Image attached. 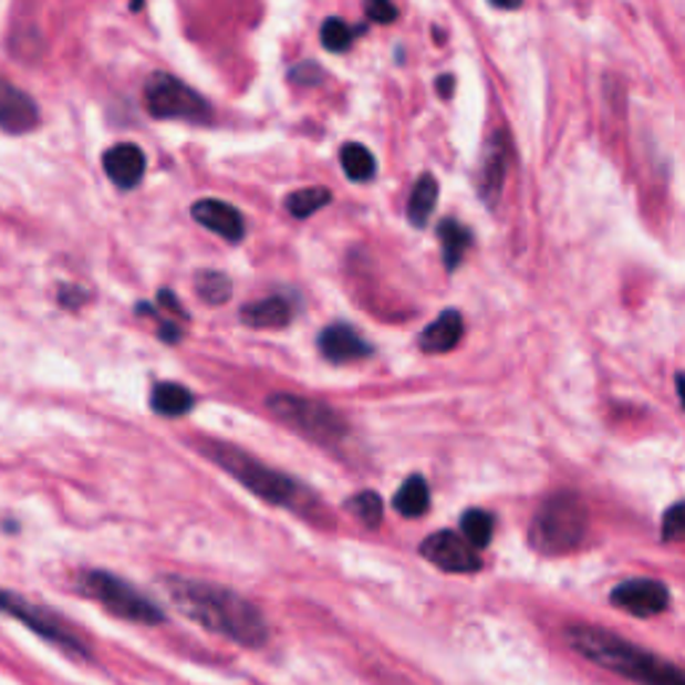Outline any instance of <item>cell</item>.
<instances>
[{
  "label": "cell",
  "instance_id": "1",
  "mask_svg": "<svg viewBox=\"0 0 685 685\" xmlns=\"http://www.w3.org/2000/svg\"><path fill=\"white\" fill-rule=\"evenodd\" d=\"M162 587L185 619L196 621L198 626L215 632V635L228 637L230 643H239L245 648H262L271 637L260 608L233 589L198 579H183V575H164Z\"/></svg>",
  "mask_w": 685,
  "mask_h": 685
},
{
  "label": "cell",
  "instance_id": "2",
  "mask_svg": "<svg viewBox=\"0 0 685 685\" xmlns=\"http://www.w3.org/2000/svg\"><path fill=\"white\" fill-rule=\"evenodd\" d=\"M565 637L571 648L592 664L616 672V675L637 685H685L683 672L675 664L640 648L630 640L613 635L603 626L573 624L565 630Z\"/></svg>",
  "mask_w": 685,
  "mask_h": 685
},
{
  "label": "cell",
  "instance_id": "3",
  "mask_svg": "<svg viewBox=\"0 0 685 685\" xmlns=\"http://www.w3.org/2000/svg\"><path fill=\"white\" fill-rule=\"evenodd\" d=\"M201 453L212 458L217 466H222L230 477L239 479L247 490H252L262 501L284 506V509L298 511L300 517H309L313 522L324 520V504H319L311 490H305L298 479L287 477V474L268 469L266 464H260L258 458H252L241 447H233L220 439H207L201 442Z\"/></svg>",
  "mask_w": 685,
  "mask_h": 685
},
{
  "label": "cell",
  "instance_id": "4",
  "mask_svg": "<svg viewBox=\"0 0 685 685\" xmlns=\"http://www.w3.org/2000/svg\"><path fill=\"white\" fill-rule=\"evenodd\" d=\"M589 511L575 492H554L530 522V543L541 554H568L584 541Z\"/></svg>",
  "mask_w": 685,
  "mask_h": 685
},
{
  "label": "cell",
  "instance_id": "5",
  "mask_svg": "<svg viewBox=\"0 0 685 685\" xmlns=\"http://www.w3.org/2000/svg\"><path fill=\"white\" fill-rule=\"evenodd\" d=\"M79 589L86 598H92L94 603H100L107 613L113 616L132 621V624H147L156 626L164 624L166 613L162 605L153 603L147 594L139 592L137 587H132L129 581H124L121 575L107 573V571H86L79 575Z\"/></svg>",
  "mask_w": 685,
  "mask_h": 685
},
{
  "label": "cell",
  "instance_id": "6",
  "mask_svg": "<svg viewBox=\"0 0 685 685\" xmlns=\"http://www.w3.org/2000/svg\"><path fill=\"white\" fill-rule=\"evenodd\" d=\"M0 613L17 619L19 624L33 630L38 637H43L46 643L70 653V656L89 658V645L83 643L79 632H75L65 619L56 616L54 611H49V608L38 605L33 600L22 598V594L17 592H9V589H0Z\"/></svg>",
  "mask_w": 685,
  "mask_h": 685
},
{
  "label": "cell",
  "instance_id": "7",
  "mask_svg": "<svg viewBox=\"0 0 685 685\" xmlns=\"http://www.w3.org/2000/svg\"><path fill=\"white\" fill-rule=\"evenodd\" d=\"M268 409L298 434L313 442H322V445H335L345 437V421L322 402L294 394H273L268 399Z\"/></svg>",
  "mask_w": 685,
  "mask_h": 685
},
{
  "label": "cell",
  "instance_id": "8",
  "mask_svg": "<svg viewBox=\"0 0 685 685\" xmlns=\"http://www.w3.org/2000/svg\"><path fill=\"white\" fill-rule=\"evenodd\" d=\"M145 105L153 118H177L207 124L212 121V105L194 92L188 83L169 73H153L145 83Z\"/></svg>",
  "mask_w": 685,
  "mask_h": 685
},
{
  "label": "cell",
  "instance_id": "9",
  "mask_svg": "<svg viewBox=\"0 0 685 685\" xmlns=\"http://www.w3.org/2000/svg\"><path fill=\"white\" fill-rule=\"evenodd\" d=\"M611 603L637 619H653L670 608V589L656 579H630L613 587Z\"/></svg>",
  "mask_w": 685,
  "mask_h": 685
},
{
  "label": "cell",
  "instance_id": "10",
  "mask_svg": "<svg viewBox=\"0 0 685 685\" xmlns=\"http://www.w3.org/2000/svg\"><path fill=\"white\" fill-rule=\"evenodd\" d=\"M421 554L447 573H477L482 568V557H479L477 549H471L458 533H450V530H439V533L428 536L421 543Z\"/></svg>",
  "mask_w": 685,
  "mask_h": 685
},
{
  "label": "cell",
  "instance_id": "11",
  "mask_svg": "<svg viewBox=\"0 0 685 685\" xmlns=\"http://www.w3.org/2000/svg\"><path fill=\"white\" fill-rule=\"evenodd\" d=\"M41 124L35 100L22 89L0 79V129L9 134H28Z\"/></svg>",
  "mask_w": 685,
  "mask_h": 685
},
{
  "label": "cell",
  "instance_id": "12",
  "mask_svg": "<svg viewBox=\"0 0 685 685\" xmlns=\"http://www.w3.org/2000/svg\"><path fill=\"white\" fill-rule=\"evenodd\" d=\"M145 153L134 143H118L107 147L105 156H102V169H105L107 180L121 190L137 188L145 177Z\"/></svg>",
  "mask_w": 685,
  "mask_h": 685
},
{
  "label": "cell",
  "instance_id": "13",
  "mask_svg": "<svg viewBox=\"0 0 685 685\" xmlns=\"http://www.w3.org/2000/svg\"><path fill=\"white\" fill-rule=\"evenodd\" d=\"M319 351H322L324 360L343 364V362L362 360V356H370L373 354V345L364 341V338L351 324L338 322L322 330V335H319Z\"/></svg>",
  "mask_w": 685,
  "mask_h": 685
},
{
  "label": "cell",
  "instance_id": "14",
  "mask_svg": "<svg viewBox=\"0 0 685 685\" xmlns=\"http://www.w3.org/2000/svg\"><path fill=\"white\" fill-rule=\"evenodd\" d=\"M196 222H201L204 228L215 230L217 236L230 241V245H239L245 239V217L236 207H230L226 201H217V198H201L190 209Z\"/></svg>",
  "mask_w": 685,
  "mask_h": 685
},
{
  "label": "cell",
  "instance_id": "15",
  "mask_svg": "<svg viewBox=\"0 0 685 685\" xmlns=\"http://www.w3.org/2000/svg\"><path fill=\"white\" fill-rule=\"evenodd\" d=\"M460 338H464V316L456 309L442 311L437 322H432L421 332V349L426 354H445V351L456 349Z\"/></svg>",
  "mask_w": 685,
  "mask_h": 685
},
{
  "label": "cell",
  "instance_id": "16",
  "mask_svg": "<svg viewBox=\"0 0 685 685\" xmlns=\"http://www.w3.org/2000/svg\"><path fill=\"white\" fill-rule=\"evenodd\" d=\"M294 316V305L287 298H273L258 300V303H249L241 309V322L247 326H258V330H279L287 326Z\"/></svg>",
  "mask_w": 685,
  "mask_h": 685
},
{
  "label": "cell",
  "instance_id": "17",
  "mask_svg": "<svg viewBox=\"0 0 685 685\" xmlns=\"http://www.w3.org/2000/svg\"><path fill=\"white\" fill-rule=\"evenodd\" d=\"M509 147H506V137L498 134L496 143L488 147V156H485L482 164V175H479V190H482V198L488 204H492L501 194V185L506 177V164H509Z\"/></svg>",
  "mask_w": 685,
  "mask_h": 685
},
{
  "label": "cell",
  "instance_id": "18",
  "mask_svg": "<svg viewBox=\"0 0 685 685\" xmlns=\"http://www.w3.org/2000/svg\"><path fill=\"white\" fill-rule=\"evenodd\" d=\"M437 196H439V185L434 175H421L418 183L413 185V194H409L407 201V220L413 222L415 228H424L432 217L434 207H437Z\"/></svg>",
  "mask_w": 685,
  "mask_h": 685
},
{
  "label": "cell",
  "instance_id": "19",
  "mask_svg": "<svg viewBox=\"0 0 685 685\" xmlns=\"http://www.w3.org/2000/svg\"><path fill=\"white\" fill-rule=\"evenodd\" d=\"M439 236V245H442V255H445V268L447 271H456L460 266V260H464L466 249L471 247V230L464 226V222L458 220H442L437 228Z\"/></svg>",
  "mask_w": 685,
  "mask_h": 685
},
{
  "label": "cell",
  "instance_id": "20",
  "mask_svg": "<svg viewBox=\"0 0 685 685\" xmlns=\"http://www.w3.org/2000/svg\"><path fill=\"white\" fill-rule=\"evenodd\" d=\"M153 413L166 415V418H180V415L194 409V394L180 383H158L151 394Z\"/></svg>",
  "mask_w": 685,
  "mask_h": 685
},
{
  "label": "cell",
  "instance_id": "21",
  "mask_svg": "<svg viewBox=\"0 0 685 685\" xmlns=\"http://www.w3.org/2000/svg\"><path fill=\"white\" fill-rule=\"evenodd\" d=\"M428 504H432V496H428V485L421 474L407 477L394 496V509L402 517H421L428 509Z\"/></svg>",
  "mask_w": 685,
  "mask_h": 685
},
{
  "label": "cell",
  "instance_id": "22",
  "mask_svg": "<svg viewBox=\"0 0 685 685\" xmlns=\"http://www.w3.org/2000/svg\"><path fill=\"white\" fill-rule=\"evenodd\" d=\"M341 164H343L345 177H349V180H354V183L373 180L375 169H377L375 156L360 143H345L341 147Z\"/></svg>",
  "mask_w": 685,
  "mask_h": 685
},
{
  "label": "cell",
  "instance_id": "23",
  "mask_svg": "<svg viewBox=\"0 0 685 685\" xmlns=\"http://www.w3.org/2000/svg\"><path fill=\"white\" fill-rule=\"evenodd\" d=\"M492 528H496V522H492V517L482 509H469L460 517V539L469 543L471 549H477V552L490 543Z\"/></svg>",
  "mask_w": 685,
  "mask_h": 685
},
{
  "label": "cell",
  "instance_id": "24",
  "mask_svg": "<svg viewBox=\"0 0 685 685\" xmlns=\"http://www.w3.org/2000/svg\"><path fill=\"white\" fill-rule=\"evenodd\" d=\"M330 201H332V194L326 188H303V190H294V194L287 196L284 207L292 217H298V220H305V217L319 212V209L326 207Z\"/></svg>",
  "mask_w": 685,
  "mask_h": 685
},
{
  "label": "cell",
  "instance_id": "25",
  "mask_svg": "<svg viewBox=\"0 0 685 685\" xmlns=\"http://www.w3.org/2000/svg\"><path fill=\"white\" fill-rule=\"evenodd\" d=\"M362 33H364V24H360V28H351V24L343 22V19L330 17L322 24V46L326 51H332V54H343V51L351 49L354 38Z\"/></svg>",
  "mask_w": 685,
  "mask_h": 685
},
{
  "label": "cell",
  "instance_id": "26",
  "mask_svg": "<svg viewBox=\"0 0 685 685\" xmlns=\"http://www.w3.org/2000/svg\"><path fill=\"white\" fill-rule=\"evenodd\" d=\"M196 292L204 303L209 305H222L228 303L230 294H233V284L226 273L220 271H201L196 277Z\"/></svg>",
  "mask_w": 685,
  "mask_h": 685
},
{
  "label": "cell",
  "instance_id": "27",
  "mask_svg": "<svg viewBox=\"0 0 685 685\" xmlns=\"http://www.w3.org/2000/svg\"><path fill=\"white\" fill-rule=\"evenodd\" d=\"M349 511L356 517L362 525H367V528H377L381 525V517H383V501L381 496L373 490H364V492H356L354 498H351L349 504Z\"/></svg>",
  "mask_w": 685,
  "mask_h": 685
},
{
  "label": "cell",
  "instance_id": "28",
  "mask_svg": "<svg viewBox=\"0 0 685 685\" xmlns=\"http://www.w3.org/2000/svg\"><path fill=\"white\" fill-rule=\"evenodd\" d=\"M683 530H685V515H683V504H672L667 511H664V520H662V539L675 543L683 539Z\"/></svg>",
  "mask_w": 685,
  "mask_h": 685
},
{
  "label": "cell",
  "instance_id": "29",
  "mask_svg": "<svg viewBox=\"0 0 685 685\" xmlns=\"http://www.w3.org/2000/svg\"><path fill=\"white\" fill-rule=\"evenodd\" d=\"M367 17L370 22L377 24H392L396 17H399V9H396L394 3H386V0H373V3H367Z\"/></svg>",
  "mask_w": 685,
  "mask_h": 685
},
{
  "label": "cell",
  "instance_id": "30",
  "mask_svg": "<svg viewBox=\"0 0 685 685\" xmlns=\"http://www.w3.org/2000/svg\"><path fill=\"white\" fill-rule=\"evenodd\" d=\"M292 81H300V83H319L324 79V73L319 70L316 62H303V65H298L290 73Z\"/></svg>",
  "mask_w": 685,
  "mask_h": 685
},
{
  "label": "cell",
  "instance_id": "31",
  "mask_svg": "<svg viewBox=\"0 0 685 685\" xmlns=\"http://www.w3.org/2000/svg\"><path fill=\"white\" fill-rule=\"evenodd\" d=\"M83 300H86V292L79 290V287H65V290L60 292V303L68 305V309H75Z\"/></svg>",
  "mask_w": 685,
  "mask_h": 685
},
{
  "label": "cell",
  "instance_id": "32",
  "mask_svg": "<svg viewBox=\"0 0 685 685\" xmlns=\"http://www.w3.org/2000/svg\"><path fill=\"white\" fill-rule=\"evenodd\" d=\"M158 300H162V305H164V309L175 311V313H177V316L188 319V313H185V309H183V305H180V303H177V298H175V294H172L169 290H162V292H158Z\"/></svg>",
  "mask_w": 685,
  "mask_h": 685
},
{
  "label": "cell",
  "instance_id": "33",
  "mask_svg": "<svg viewBox=\"0 0 685 685\" xmlns=\"http://www.w3.org/2000/svg\"><path fill=\"white\" fill-rule=\"evenodd\" d=\"M437 92H439V97H450V94H453L450 75H442V79H437Z\"/></svg>",
  "mask_w": 685,
  "mask_h": 685
}]
</instances>
